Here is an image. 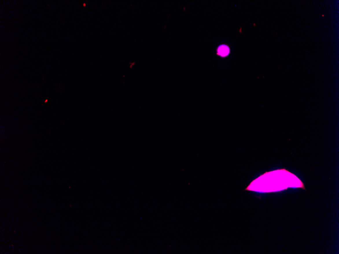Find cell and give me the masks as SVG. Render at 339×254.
I'll list each match as a JSON object with an SVG mask.
<instances>
[{
	"label": "cell",
	"instance_id": "obj_1",
	"mask_svg": "<svg viewBox=\"0 0 339 254\" xmlns=\"http://www.w3.org/2000/svg\"><path fill=\"white\" fill-rule=\"evenodd\" d=\"M230 52V49L228 46L225 45L220 46L218 49V53L221 56H226L228 55Z\"/></svg>",
	"mask_w": 339,
	"mask_h": 254
}]
</instances>
